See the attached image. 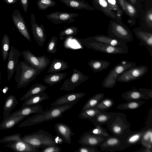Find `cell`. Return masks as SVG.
I'll return each instance as SVG.
<instances>
[{"label":"cell","instance_id":"6da1fadb","mask_svg":"<svg viewBox=\"0 0 152 152\" xmlns=\"http://www.w3.org/2000/svg\"><path fill=\"white\" fill-rule=\"evenodd\" d=\"M76 103L73 102L61 106L53 107L43 111L29 117L21 123L18 126L23 127L30 126L62 117L63 113L70 110Z\"/></svg>","mask_w":152,"mask_h":152},{"label":"cell","instance_id":"7a4b0ae2","mask_svg":"<svg viewBox=\"0 0 152 152\" xmlns=\"http://www.w3.org/2000/svg\"><path fill=\"white\" fill-rule=\"evenodd\" d=\"M41 72L25 61H20L17 66L14 77L17 88L19 89L27 86Z\"/></svg>","mask_w":152,"mask_h":152},{"label":"cell","instance_id":"3957f363","mask_svg":"<svg viewBox=\"0 0 152 152\" xmlns=\"http://www.w3.org/2000/svg\"><path fill=\"white\" fill-rule=\"evenodd\" d=\"M107 125V129L113 136L126 139L132 132L130 125L124 113H115Z\"/></svg>","mask_w":152,"mask_h":152},{"label":"cell","instance_id":"277c9868","mask_svg":"<svg viewBox=\"0 0 152 152\" xmlns=\"http://www.w3.org/2000/svg\"><path fill=\"white\" fill-rule=\"evenodd\" d=\"M21 140L38 149L56 144L54 136L42 129L24 135L21 137Z\"/></svg>","mask_w":152,"mask_h":152},{"label":"cell","instance_id":"5b68a950","mask_svg":"<svg viewBox=\"0 0 152 152\" xmlns=\"http://www.w3.org/2000/svg\"><path fill=\"white\" fill-rule=\"evenodd\" d=\"M80 45L89 49L110 54H122L129 52L128 48L113 46L102 43L92 41L86 38L75 37Z\"/></svg>","mask_w":152,"mask_h":152},{"label":"cell","instance_id":"8992f818","mask_svg":"<svg viewBox=\"0 0 152 152\" xmlns=\"http://www.w3.org/2000/svg\"><path fill=\"white\" fill-rule=\"evenodd\" d=\"M108 36L126 43L134 39L132 34L129 28L121 21L110 20Z\"/></svg>","mask_w":152,"mask_h":152},{"label":"cell","instance_id":"52a82bcc","mask_svg":"<svg viewBox=\"0 0 152 152\" xmlns=\"http://www.w3.org/2000/svg\"><path fill=\"white\" fill-rule=\"evenodd\" d=\"M136 66L135 63L123 61L115 65L111 70L104 79L102 86L104 88H112L116 84V80L118 76L128 69Z\"/></svg>","mask_w":152,"mask_h":152},{"label":"cell","instance_id":"ba28073f","mask_svg":"<svg viewBox=\"0 0 152 152\" xmlns=\"http://www.w3.org/2000/svg\"><path fill=\"white\" fill-rule=\"evenodd\" d=\"M148 68L145 65L135 66L127 69L117 77L116 82H129L137 80L145 75L148 72Z\"/></svg>","mask_w":152,"mask_h":152},{"label":"cell","instance_id":"9c48e42d","mask_svg":"<svg viewBox=\"0 0 152 152\" xmlns=\"http://www.w3.org/2000/svg\"><path fill=\"white\" fill-rule=\"evenodd\" d=\"M20 53L25 62L42 71L51 63L49 58L45 55L37 56L29 50H24Z\"/></svg>","mask_w":152,"mask_h":152},{"label":"cell","instance_id":"30bf717a","mask_svg":"<svg viewBox=\"0 0 152 152\" xmlns=\"http://www.w3.org/2000/svg\"><path fill=\"white\" fill-rule=\"evenodd\" d=\"M89 78L88 76L85 75L80 71L75 69H73L72 75L64 81L59 89L70 91L87 80Z\"/></svg>","mask_w":152,"mask_h":152},{"label":"cell","instance_id":"8fae6325","mask_svg":"<svg viewBox=\"0 0 152 152\" xmlns=\"http://www.w3.org/2000/svg\"><path fill=\"white\" fill-rule=\"evenodd\" d=\"M126 139L112 135L100 146L102 151H122L129 147L126 144Z\"/></svg>","mask_w":152,"mask_h":152},{"label":"cell","instance_id":"7c38bea8","mask_svg":"<svg viewBox=\"0 0 152 152\" xmlns=\"http://www.w3.org/2000/svg\"><path fill=\"white\" fill-rule=\"evenodd\" d=\"M80 14L75 13L56 11L48 14L46 18L55 24L62 23H69L76 21L74 18L78 16Z\"/></svg>","mask_w":152,"mask_h":152},{"label":"cell","instance_id":"4fadbf2b","mask_svg":"<svg viewBox=\"0 0 152 152\" xmlns=\"http://www.w3.org/2000/svg\"><path fill=\"white\" fill-rule=\"evenodd\" d=\"M30 19L31 32L33 37L38 45L40 47H42L46 38L44 26L42 24L39 25L36 23L34 14L31 15Z\"/></svg>","mask_w":152,"mask_h":152},{"label":"cell","instance_id":"5bb4252c","mask_svg":"<svg viewBox=\"0 0 152 152\" xmlns=\"http://www.w3.org/2000/svg\"><path fill=\"white\" fill-rule=\"evenodd\" d=\"M20 55L21 53L18 49L12 46H11L7 64L8 72L7 80L8 82L12 78L15 71L17 65L19 63V58Z\"/></svg>","mask_w":152,"mask_h":152},{"label":"cell","instance_id":"9a60e30c","mask_svg":"<svg viewBox=\"0 0 152 152\" xmlns=\"http://www.w3.org/2000/svg\"><path fill=\"white\" fill-rule=\"evenodd\" d=\"M107 138L93 134L89 131L81 135L78 142L82 145L96 147L100 146Z\"/></svg>","mask_w":152,"mask_h":152},{"label":"cell","instance_id":"2e32d148","mask_svg":"<svg viewBox=\"0 0 152 152\" xmlns=\"http://www.w3.org/2000/svg\"><path fill=\"white\" fill-rule=\"evenodd\" d=\"M11 17L14 24L19 32L26 39L31 42V38L26 24L19 11L18 9L15 10Z\"/></svg>","mask_w":152,"mask_h":152},{"label":"cell","instance_id":"e0dca14e","mask_svg":"<svg viewBox=\"0 0 152 152\" xmlns=\"http://www.w3.org/2000/svg\"><path fill=\"white\" fill-rule=\"evenodd\" d=\"M83 92L71 93L67 94L58 98L51 104V106L57 107L65 105L69 103L79 102L86 96Z\"/></svg>","mask_w":152,"mask_h":152},{"label":"cell","instance_id":"ac0fdd59","mask_svg":"<svg viewBox=\"0 0 152 152\" xmlns=\"http://www.w3.org/2000/svg\"><path fill=\"white\" fill-rule=\"evenodd\" d=\"M86 38L89 41L102 43L113 46L128 48L126 42L108 36L99 35L90 37Z\"/></svg>","mask_w":152,"mask_h":152},{"label":"cell","instance_id":"d6986e66","mask_svg":"<svg viewBox=\"0 0 152 152\" xmlns=\"http://www.w3.org/2000/svg\"><path fill=\"white\" fill-rule=\"evenodd\" d=\"M133 31L137 37L146 47L152 58V32L141 28H135Z\"/></svg>","mask_w":152,"mask_h":152},{"label":"cell","instance_id":"ffe728a7","mask_svg":"<svg viewBox=\"0 0 152 152\" xmlns=\"http://www.w3.org/2000/svg\"><path fill=\"white\" fill-rule=\"evenodd\" d=\"M55 129L57 134L65 143H71V137L74 135L71 127L67 124L63 123H57L55 125Z\"/></svg>","mask_w":152,"mask_h":152},{"label":"cell","instance_id":"44dd1931","mask_svg":"<svg viewBox=\"0 0 152 152\" xmlns=\"http://www.w3.org/2000/svg\"><path fill=\"white\" fill-rule=\"evenodd\" d=\"M92 1L94 8L101 11L112 19L120 21L116 14L110 8L106 0H92Z\"/></svg>","mask_w":152,"mask_h":152},{"label":"cell","instance_id":"7402d4cb","mask_svg":"<svg viewBox=\"0 0 152 152\" xmlns=\"http://www.w3.org/2000/svg\"><path fill=\"white\" fill-rule=\"evenodd\" d=\"M28 116V115H12L10 114L7 117L4 118L0 124V129L6 130L11 129Z\"/></svg>","mask_w":152,"mask_h":152},{"label":"cell","instance_id":"603a6c76","mask_svg":"<svg viewBox=\"0 0 152 152\" xmlns=\"http://www.w3.org/2000/svg\"><path fill=\"white\" fill-rule=\"evenodd\" d=\"M5 146L16 152H38L39 149L34 147L28 143L21 140L13 143H8Z\"/></svg>","mask_w":152,"mask_h":152},{"label":"cell","instance_id":"cb8c5ba5","mask_svg":"<svg viewBox=\"0 0 152 152\" xmlns=\"http://www.w3.org/2000/svg\"><path fill=\"white\" fill-rule=\"evenodd\" d=\"M68 7L76 10H93L95 8L83 0H59Z\"/></svg>","mask_w":152,"mask_h":152},{"label":"cell","instance_id":"d4e9b609","mask_svg":"<svg viewBox=\"0 0 152 152\" xmlns=\"http://www.w3.org/2000/svg\"><path fill=\"white\" fill-rule=\"evenodd\" d=\"M152 126L146 125V126L140 130L132 132L125 140L127 145L130 146L140 143L141 138L145 132Z\"/></svg>","mask_w":152,"mask_h":152},{"label":"cell","instance_id":"484cf974","mask_svg":"<svg viewBox=\"0 0 152 152\" xmlns=\"http://www.w3.org/2000/svg\"><path fill=\"white\" fill-rule=\"evenodd\" d=\"M43 111L42 106L39 104H37L21 107L10 114L12 115H29L30 114L39 113Z\"/></svg>","mask_w":152,"mask_h":152},{"label":"cell","instance_id":"4316f807","mask_svg":"<svg viewBox=\"0 0 152 152\" xmlns=\"http://www.w3.org/2000/svg\"><path fill=\"white\" fill-rule=\"evenodd\" d=\"M48 87L41 83H37L31 86L29 90L20 99V101L27 100L39 94L44 93Z\"/></svg>","mask_w":152,"mask_h":152},{"label":"cell","instance_id":"83f0119b","mask_svg":"<svg viewBox=\"0 0 152 152\" xmlns=\"http://www.w3.org/2000/svg\"><path fill=\"white\" fill-rule=\"evenodd\" d=\"M68 68L69 65L67 61L64 60L54 58L52 61L46 73L59 72Z\"/></svg>","mask_w":152,"mask_h":152},{"label":"cell","instance_id":"f1b7e54d","mask_svg":"<svg viewBox=\"0 0 152 152\" xmlns=\"http://www.w3.org/2000/svg\"><path fill=\"white\" fill-rule=\"evenodd\" d=\"M121 97L123 99L127 101L142 99L147 100L138 89L134 88L123 93L121 95Z\"/></svg>","mask_w":152,"mask_h":152},{"label":"cell","instance_id":"f546056e","mask_svg":"<svg viewBox=\"0 0 152 152\" xmlns=\"http://www.w3.org/2000/svg\"><path fill=\"white\" fill-rule=\"evenodd\" d=\"M115 113H110L102 111L101 112L95 117L90 119L93 124L103 125L107 124L111 119Z\"/></svg>","mask_w":152,"mask_h":152},{"label":"cell","instance_id":"4dcf8cb0","mask_svg":"<svg viewBox=\"0 0 152 152\" xmlns=\"http://www.w3.org/2000/svg\"><path fill=\"white\" fill-rule=\"evenodd\" d=\"M88 64L92 70L96 73L107 68L110 63L107 61L95 59L90 60Z\"/></svg>","mask_w":152,"mask_h":152},{"label":"cell","instance_id":"1f68e13d","mask_svg":"<svg viewBox=\"0 0 152 152\" xmlns=\"http://www.w3.org/2000/svg\"><path fill=\"white\" fill-rule=\"evenodd\" d=\"M66 73L58 72L51 73L46 75L44 78L43 81L50 87L61 82L66 77Z\"/></svg>","mask_w":152,"mask_h":152},{"label":"cell","instance_id":"d6a6232c","mask_svg":"<svg viewBox=\"0 0 152 152\" xmlns=\"http://www.w3.org/2000/svg\"><path fill=\"white\" fill-rule=\"evenodd\" d=\"M18 103L15 96L12 95L9 96L6 99L3 106L4 118L8 116Z\"/></svg>","mask_w":152,"mask_h":152},{"label":"cell","instance_id":"836d02e7","mask_svg":"<svg viewBox=\"0 0 152 152\" xmlns=\"http://www.w3.org/2000/svg\"><path fill=\"white\" fill-rule=\"evenodd\" d=\"M49 98L46 93H42L34 96L29 99L25 100L22 107L39 104L43 101Z\"/></svg>","mask_w":152,"mask_h":152},{"label":"cell","instance_id":"e575fe53","mask_svg":"<svg viewBox=\"0 0 152 152\" xmlns=\"http://www.w3.org/2000/svg\"><path fill=\"white\" fill-rule=\"evenodd\" d=\"M145 102V101L140 100L129 101L119 104L116 108L122 110H135L140 107Z\"/></svg>","mask_w":152,"mask_h":152},{"label":"cell","instance_id":"d590c367","mask_svg":"<svg viewBox=\"0 0 152 152\" xmlns=\"http://www.w3.org/2000/svg\"><path fill=\"white\" fill-rule=\"evenodd\" d=\"M105 94L103 93H97L89 99L83 106L82 110L93 108L104 98Z\"/></svg>","mask_w":152,"mask_h":152},{"label":"cell","instance_id":"8d00e7d4","mask_svg":"<svg viewBox=\"0 0 152 152\" xmlns=\"http://www.w3.org/2000/svg\"><path fill=\"white\" fill-rule=\"evenodd\" d=\"M102 111L94 108H91L81 110L79 117L82 119H90L95 117L101 112Z\"/></svg>","mask_w":152,"mask_h":152},{"label":"cell","instance_id":"74e56055","mask_svg":"<svg viewBox=\"0 0 152 152\" xmlns=\"http://www.w3.org/2000/svg\"><path fill=\"white\" fill-rule=\"evenodd\" d=\"M140 143L144 147L152 149V127L149 128L144 133Z\"/></svg>","mask_w":152,"mask_h":152},{"label":"cell","instance_id":"f35d334b","mask_svg":"<svg viewBox=\"0 0 152 152\" xmlns=\"http://www.w3.org/2000/svg\"><path fill=\"white\" fill-rule=\"evenodd\" d=\"M10 49L9 37L7 34H5L3 36L1 43L2 55L4 61L6 60L8 57Z\"/></svg>","mask_w":152,"mask_h":152},{"label":"cell","instance_id":"ab89813d","mask_svg":"<svg viewBox=\"0 0 152 152\" xmlns=\"http://www.w3.org/2000/svg\"><path fill=\"white\" fill-rule=\"evenodd\" d=\"M114 102L111 98L107 97L102 99L94 108L101 111H105L111 108L114 104Z\"/></svg>","mask_w":152,"mask_h":152},{"label":"cell","instance_id":"60d3db41","mask_svg":"<svg viewBox=\"0 0 152 152\" xmlns=\"http://www.w3.org/2000/svg\"><path fill=\"white\" fill-rule=\"evenodd\" d=\"M79 31L77 28L75 26H71L65 28L60 33V39L62 40L65 37H75Z\"/></svg>","mask_w":152,"mask_h":152},{"label":"cell","instance_id":"b9f144b4","mask_svg":"<svg viewBox=\"0 0 152 152\" xmlns=\"http://www.w3.org/2000/svg\"><path fill=\"white\" fill-rule=\"evenodd\" d=\"M111 9L116 14L120 21L122 20V17L124 11L119 6L116 0H106Z\"/></svg>","mask_w":152,"mask_h":152},{"label":"cell","instance_id":"7bdbcfd3","mask_svg":"<svg viewBox=\"0 0 152 152\" xmlns=\"http://www.w3.org/2000/svg\"><path fill=\"white\" fill-rule=\"evenodd\" d=\"M36 3L39 9L42 11L46 10L48 7H54L57 4L53 0H38Z\"/></svg>","mask_w":152,"mask_h":152},{"label":"cell","instance_id":"ee69618b","mask_svg":"<svg viewBox=\"0 0 152 152\" xmlns=\"http://www.w3.org/2000/svg\"><path fill=\"white\" fill-rule=\"evenodd\" d=\"M94 125L95 127L89 131L91 133L107 137L112 136L101 125L95 124Z\"/></svg>","mask_w":152,"mask_h":152},{"label":"cell","instance_id":"f6af8a7d","mask_svg":"<svg viewBox=\"0 0 152 152\" xmlns=\"http://www.w3.org/2000/svg\"><path fill=\"white\" fill-rule=\"evenodd\" d=\"M58 37L56 36H52L48 41L47 47V51L51 54H54L57 52V42Z\"/></svg>","mask_w":152,"mask_h":152},{"label":"cell","instance_id":"bcb514c9","mask_svg":"<svg viewBox=\"0 0 152 152\" xmlns=\"http://www.w3.org/2000/svg\"><path fill=\"white\" fill-rule=\"evenodd\" d=\"M22 140L20 133H15L6 136L0 140V142L10 143Z\"/></svg>","mask_w":152,"mask_h":152},{"label":"cell","instance_id":"7dc6e473","mask_svg":"<svg viewBox=\"0 0 152 152\" xmlns=\"http://www.w3.org/2000/svg\"><path fill=\"white\" fill-rule=\"evenodd\" d=\"M125 10V14L131 18L135 17L137 14V11L134 7L126 0H124Z\"/></svg>","mask_w":152,"mask_h":152},{"label":"cell","instance_id":"c3c4849f","mask_svg":"<svg viewBox=\"0 0 152 152\" xmlns=\"http://www.w3.org/2000/svg\"><path fill=\"white\" fill-rule=\"evenodd\" d=\"M75 152H99L96 147L82 145L79 147Z\"/></svg>","mask_w":152,"mask_h":152},{"label":"cell","instance_id":"681fc988","mask_svg":"<svg viewBox=\"0 0 152 152\" xmlns=\"http://www.w3.org/2000/svg\"><path fill=\"white\" fill-rule=\"evenodd\" d=\"M145 20L148 27L152 29V8L151 7L146 12L145 16Z\"/></svg>","mask_w":152,"mask_h":152},{"label":"cell","instance_id":"f907efd6","mask_svg":"<svg viewBox=\"0 0 152 152\" xmlns=\"http://www.w3.org/2000/svg\"><path fill=\"white\" fill-rule=\"evenodd\" d=\"M61 150V148L56 144L42 148L40 151L42 152H60Z\"/></svg>","mask_w":152,"mask_h":152},{"label":"cell","instance_id":"816d5d0a","mask_svg":"<svg viewBox=\"0 0 152 152\" xmlns=\"http://www.w3.org/2000/svg\"><path fill=\"white\" fill-rule=\"evenodd\" d=\"M138 89L145 96L147 100L152 98V89L140 88Z\"/></svg>","mask_w":152,"mask_h":152},{"label":"cell","instance_id":"f5cc1de1","mask_svg":"<svg viewBox=\"0 0 152 152\" xmlns=\"http://www.w3.org/2000/svg\"><path fill=\"white\" fill-rule=\"evenodd\" d=\"M20 4L22 6L24 12L26 13L28 10L29 4V0H19Z\"/></svg>","mask_w":152,"mask_h":152},{"label":"cell","instance_id":"db71d44e","mask_svg":"<svg viewBox=\"0 0 152 152\" xmlns=\"http://www.w3.org/2000/svg\"><path fill=\"white\" fill-rule=\"evenodd\" d=\"M54 139L56 144H62L64 141L62 139L58 134L57 136H54Z\"/></svg>","mask_w":152,"mask_h":152},{"label":"cell","instance_id":"11a10c76","mask_svg":"<svg viewBox=\"0 0 152 152\" xmlns=\"http://www.w3.org/2000/svg\"><path fill=\"white\" fill-rule=\"evenodd\" d=\"M121 7L125 13V10L124 3V0H116Z\"/></svg>","mask_w":152,"mask_h":152},{"label":"cell","instance_id":"9f6ffc18","mask_svg":"<svg viewBox=\"0 0 152 152\" xmlns=\"http://www.w3.org/2000/svg\"><path fill=\"white\" fill-rule=\"evenodd\" d=\"M137 151L139 152H152V149L144 147V148H142Z\"/></svg>","mask_w":152,"mask_h":152},{"label":"cell","instance_id":"6f0895ef","mask_svg":"<svg viewBox=\"0 0 152 152\" xmlns=\"http://www.w3.org/2000/svg\"><path fill=\"white\" fill-rule=\"evenodd\" d=\"M4 1L8 4H12L16 3L18 0H4Z\"/></svg>","mask_w":152,"mask_h":152},{"label":"cell","instance_id":"680465c9","mask_svg":"<svg viewBox=\"0 0 152 152\" xmlns=\"http://www.w3.org/2000/svg\"><path fill=\"white\" fill-rule=\"evenodd\" d=\"M9 89V87L8 86H5L1 90L2 93L4 94H6L7 92Z\"/></svg>","mask_w":152,"mask_h":152},{"label":"cell","instance_id":"91938a15","mask_svg":"<svg viewBox=\"0 0 152 152\" xmlns=\"http://www.w3.org/2000/svg\"><path fill=\"white\" fill-rule=\"evenodd\" d=\"M132 5H135L137 3V0H129Z\"/></svg>","mask_w":152,"mask_h":152},{"label":"cell","instance_id":"94428289","mask_svg":"<svg viewBox=\"0 0 152 152\" xmlns=\"http://www.w3.org/2000/svg\"><path fill=\"white\" fill-rule=\"evenodd\" d=\"M1 71L0 70V83H1Z\"/></svg>","mask_w":152,"mask_h":152},{"label":"cell","instance_id":"6125c7cd","mask_svg":"<svg viewBox=\"0 0 152 152\" xmlns=\"http://www.w3.org/2000/svg\"><path fill=\"white\" fill-rule=\"evenodd\" d=\"M0 118H1V117H0Z\"/></svg>","mask_w":152,"mask_h":152},{"label":"cell","instance_id":"be15d7a7","mask_svg":"<svg viewBox=\"0 0 152 152\" xmlns=\"http://www.w3.org/2000/svg\"></svg>","mask_w":152,"mask_h":152}]
</instances>
